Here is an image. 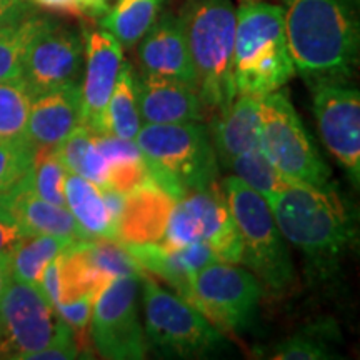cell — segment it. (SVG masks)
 <instances>
[{
	"mask_svg": "<svg viewBox=\"0 0 360 360\" xmlns=\"http://www.w3.org/2000/svg\"><path fill=\"white\" fill-rule=\"evenodd\" d=\"M294 69L310 89L349 84L359 64V0H283Z\"/></svg>",
	"mask_w": 360,
	"mask_h": 360,
	"instance_id": "1",
	"label": "cell"
},
{
	"mask_svg": "<svg viewBox=\"0 0 360 360\" xmlns=\"http://www.w3.org/2000/svg\"><path fill=\"white\" fill-rule=\"evenodd\" d=\"M278 231L302 250L310 270L330 276L355 237L354 219L334 187L290 182L270 204Z\"/></svg>",
	"mask_w": 360,
	"mask_h": 360,
	"instance_id": "2",
	"label": "cell"
},
{
	"mask_svg": "<svg viewBox=\"0 0 360 360\" xmlns=\"http://www.w3.org/2000/svg\"><path fill=\"white\" fill-rule=\"evenodd\" d=\"M134 141L146 162L148 177L175 200L217 184L219 159L212 135L200 120L146 124Z\"/></svg>",
	"mask_w": 360,
	"mask_h": 360,
	"instance_id": "3",
	"label": "cell"
},
{
	"mask_svg": "<svg viewBox=\"0 0 360 360\" xmlns=\"http://www.w3.org/2000/svg\"><path fill=\"white\" fill-rule=\"evenodd\" d=\"M204 107L222 112L237 97L233 44L237 11L232 0H186L179 13Z\"/></svg>",
	"mask_w": 360,
	"mask_h": 360,
	"instance_id": "4",
	"label": "cell"
},
{
	"mask_svg": "<svg viewBox=\"0 0 360 360\" xmlns=\"http://www.w3.org/2000/svg\"><path fill=\"white\" fill-rule=\"evenodd\" d=\"M283 8L249 0L237 8L233 84L237 96L264 98L294 77Z\"/></svg>",
	"mask_w": 360,
	"mask_h": 360,
	"instance_id": "5",
	"label": "cell"
},
{
	"mask_svg": "<svg viewBox=\"0 0 360 360\" xmlns=\"http://www.w3.org/2000/svg\"><path fill=\"white\" fill-rule=\"evenodd\" d=\"M143 332L148 347L164 357L207 359L229 350V342L195 305L141 276Z\"/></svg>",
	"mask_w": 360,
	"mask_h": 360,
	"instance_id": "6",
	"label": "cell"
},
{
	"mask_svg": "<svg viewBox=\"0 0 360 360\" xmlns=\"http://www.w3.org/2000/svg\"><path fill=\"white\" fill-rule=\"evenodd\" d=\"M222 187L242 238V262L265 287L283 294L294 283L295 270L270 205L236 175Z\"/></svg>",
	"mask_w": 360,
	"mask_h": 360,
	"instance_id": "7",
	"label": "cell"
},
{
	"mask_svg": "<svg viewBox=\"0 0 360 360\" xmlns=\"http://www.w3.org/2000/svg\"><path fill=\"white\" fill-rule=\"evenodd\" d=\"M260 148L265 159L290 182L312 187L330 186V169L287 94L281 90L260 98Z\"/></svg>",
	"mask_w": 360,
	"mask_h": 360,
	"instance_id": "8",
	"label": "cell"
},
{
	"mask_svg": "<svg viewBox=\"0 0 360 360\" xmlns=\"http://www.w3.org/2000/svg\"><path fill=\"white\" fill-rule=\"evenodd\" d=\"M141 276H124L96 295L90 319L92 344L109 360L146 359L148 344L139 314Z\"/></svg>",
	"mask_w": 360,
	"mask_h": 360,
	"instance_id": "9",
	"label": "cell"
},
{
	"mask_svg": "<svg viewBox=\"0 0 360 360\" xmlns=\"http://www.w3.org/2000/svg\"><path fill=\"white\" fill-rule=\"evenodd\" d=\"M260 297L262 285L250 270L214 260L195 274L188 302L214 326L238 334L254 323Z\"/></svg>",
	"mask_w": 360,
	"mask_h": 360,
	"instance_id": "10",
	"label": "cell"
},
{
	"mask_svg": "<svg viewBox=\"0 0 360 360\" xmlns=\"http://www.w3.org/2000/svg\"><path fill=\"white\" fill-rule=\"evenodd\" d=\"M58 315L37 287L11 281L0 302V357L29 359L56 334Z\"/></svg>",
	"mask_w": 360,
	"mask_h": 360,
	"instance_id": "11",
	"label": "cell"
},
{
	"mask_svg": "<svg viewBox=\"0 0 360 360\" xmlns=\"http://www.w3.org/2000/svg\"><path fill=\"white\" fill-rule=\"evenodd\" d=\"M314 114L322 142L349 177L360 180V94L349 84L312 87Z\"/></svg>",
	"mask_w": 360,
	"mask_h": 360,
	"instance_id": "12",
	"label": "cell"
},
{
	"mask_svg": "<svg viewBox=\"0 0 360 360\" xmlns=\"http://www.w3.org/2000/svg\"><path fill=\"white\" fill-rule=\"evenodd\" d=\"M82 60V35L69 27L45 19L27 47L22 79L35 97L77 80Z\"/></svg>",
	"mask_w": 360,
	"mask_h": 360,
	"instance_id": "13",
	"label": "cell"
},
{
	"mask_svg": "<svg viewBox=\"0 0 360 360\" xmlns=\"http://www.w3.org/2000/svg\"><path fill=\"white\" fill-rule=\"evenodd\" d=\"M82 40L85 75L80 85V125L98 134L103 110L124 64V47L107 30L92 27H84Z\"/></svg>",
	"mask_w": 360,
	"mask_h": 360,
	"instance_id": "14",
	"label": "cell"
},
{
	"mask_svg": "<svg viewBox=\"0 0 360 360\" xmlns=\"http://www.w3.org/2000/svg\"><path fill=\"white\" fill-rule=\"evenodd\" d=\"M137 44L142 72L197 87L195 70L179 17L174 13L159 15Z\"/></svg>",
	"mask_w": 360,
	"mask_h": 360,
	"instance_id": "15",
	"label": "cell"
},
{
	"mask_svg": "<svg viewBox=\"0 0 360 360\" xmlns=\"http://www.w3.org/2000/svg\"><path fill=\"white\" fill-rule=\"evenodd\" d=\"M139 114L143 124L199 122L204 114L197 90L179 80L146 74L135 75Z\"/></svg>",
	"mask_w": 360,
	"mask_h": 360,
	"instance_id": "16",
	"label": "cell"
},
{
	"mask_svg": "<svg viewBox=\"0 0 360 360\" xmlns=\"http://www.w3.org/2000/svg\"><path fill=\"white\" fill-rule=\"evenodd\" d=\"M174 204V197L147 175L141 186L127 193L117 224V240L124 245L162 242Z\"/></svg>",
	"mask_w": 360,
	"mask_h": 360,
	"instance_id": "17",
	"label": "cell"
},
{
	"mask_svg": "<svg viewBox=\"0 0 360 360\" xmlns=\"http://www.w3.org/2000/svg\"><path fill=\"white\" fill-rule=\"evenodd\" d=\"M80 85L72 80L32 98L25 137L35 148H53L80 124Z\"/></svg>",
	"mask_w": 360,
	"mask_h": 360,
	"instance_id": "18",
	"label": "cell"
},
{
	"mask_svg": "<svg viewBox=\"0 0 360 360\" xmlns=\"http://www.w3.org/2000/svg\"><path fill=\"white\" fill-rule=\"evenodd\" d=\"M125 249L143 272L160 277L186 300L191 299V287L195 274L204 265L217 260L205 242H193L184 247H167L160 242L132 244L125 245Z\"/></svg>",
	"mask_w": 360,
	"mask_h": 360,
	"instance_id": "19",
	"label": "cell"
},
{
	"mask_svg": "<svg viewBox=\"0 0 360 360\" xmlns=\"http://www.w3.org/2000/svg\"><path fill=\"white\" fill-rule=\"evenodd\" d=\"M182 199L195 217L200 240L210 247L215 259L220 262L242 264L240 233L219 184L205 191L187 193Z\"/></svg>",
	"mask_w": 360,
	"mask_h": 360,
	"instance_id": "20",
	"label": "cell"
},
{
	"mask_svg": "<svg viewBox=\"0 0 360 360\" xmlns=\"http://www.w3.org/2000/svg\"><path fill=\"white\" fill-rule=\"evenodd\" d=\"M24 237L57 236L80 238L77 224L67 207L40 199L32 187V169L19 186L0 199Z\"/></svg>",
	"mask_w": 360,
	"mask_h": 360,
	"instance_id": "21",
	"label": "cell"
},
{
	"mask_svg": "<svg viewBox=\"0 0 360 360\" xmlns=\"http://www.w3.org/2000/svg\"><path fill=\"white\" fill-rule=\"evenodd\" d=\"M219 112L212 127L217 159L227 165L233 157L260 150V98L237 96Z\"/></svg>",
	"mask_w": 360,
	"mask_h": 360,
	"instance_id": "22",
	"label": "cell"
},
{
	"mask_svg": "<svg viewBox=\"0 0 360 360\" xmlns=\"http://www.w3.org/2000/svg\"><path fill=\"white\" fill-rule=\"evenodd\" d=\"M65 207L77 224L79 236L85 240L114 238L117 229L112 222L102 191L90 180L75 174L65 177Z\"/></svg>",
	"mask_w": 360,
	"mask_h": 360,
	"instance_id": "23",
	"label": "cell"
},
{
	"mask_svg": "<svg viewBox=\"0 0 360 360\" xmlns=\"http://www.w3.org/2000/svg\"><path fill=\"white\" fill-rule=\"evenodd\" d=\"M139 129H141V114H139L135 72L129 62H124L115 87L112 90L105 110H103L98 134L114 135L124 141H134Z\"/></svg>",
	"mask_w": 360,
	"mask_h": 360,
	"instance_id": "24",
	"label": "cell"
},
{
	"mask_svg": "<svg viewBox=\"0 0 360 360\" xmlns=\"http://www.w3.org/2000/svg\"><path fill=\"white\" fill-rule=\"evenodd\" d=\"M98 150L107 162V186L122 193H130L147 179V165L134 141L96 134Z\"/></svg>",
	"mask_w": 360,
	"mask_h": 360,
	"instance_id": "25",
	"label": "cell"
},
{
	"mask_svg": "<svg viewBox=\"0 0 360 360\" xmlns=\"http://www.w3.org/2000/svg\"><path fill=\"white\" fill-rule=\"evenodd\" d=\"M52 150L67 172L90 180L98 188L107 186V162L98 150L94 130L79 124Z\"/></svg>",
	"mask_w": 360,
	"mask_h": 360,
	"instance_id": "26",
	"label": "cell"
},
{
	"mask_svg": "<svg viewBox=\"0 0 360 360\" xmlns=\"http://www.w3.org/2000/svg\"><path fill=\"white\" fill-rule=\"evenodd\" d=\"M165 0H115L101 17L103 30L114 35L125 49L134 47L159 19Z\"/></svg>",
	"mask_w": 360,
	"mask_h": 360,
	"instance_id": "27",
	"label": "cell"
},
{
	"mask_svg": "<svg viewBox=\"0 0 360 360\" xmlns=\"http://www.w3.org/2000/svg\"><path fill=\"white\" fill-rule=\"evenodd\" d=\"M75 240L79 238L57 236L25 237L11 255L12 281L30 283L39 289L40 277L47 264L60 255Z\"/></svg>",
	"mask_w": 360,
	"mask_h": 360,
	"instance_id": "28",
	"label": "cell"
},
{
	"mask_svg": "<svg viewBox=\"0 0 360 360\" xmlns=\"http://www.w3.org/2000/svg\"><path fill=\"white\" fill-rule=\"evenodd\" d=\"M340 342L337 326L323 321L297 332L272 349L270 357L276 360H330L339 359L335 345Z\"/></svg>",
	"mask_w": 360,
	"mask_h": 360,
	"instance_id": "29",
	"label": "cell"
},
{
	"mask_svg": "<svg viewBox=\"0 0 360 360\" xmlns=\"http://www.w3.org/2000/svg\"><path fill=\"white\" fill-rule=\"evenodd\" d=\"M225 167L232 169L236 177L247 184L252 191L257 192L262 199L270 205L272 200L282 188L290 184L270 162L265 159L262 148L260 150L247 152V154L237 155L229 162Z\"/></svg>",
	"mask_w": 360,
	"mask_h": 360,
	"instance_id": "30",
	"label": "cell"
},
{
	"mask_svg": "<svg viewBox=\"0 0 360 360\" xmlns=\"http://www.w3.org/2000/svg\"><path fill=\"white\" fill-rule=\"evenodd\" d=\"M44 20L29 15L15 24L0 27V82L22 77L27 47Z\"/></svg>",
	"mask_w": 360,
	"mask_h": 360,
	"instance_id": "31",
	"label": "cell"
},
{
	"mask_svg": "<svg viewBox=\"0 0 360 360\" xmlns=\"http://www.w3.org/2000/svg\"><path fill=\"white\" fill-rule=\"evenodd\" d=\"M32 98L22 77L0 82V141L25 137Z\"/></svg>",
	"mask_w": 360,
	"mask_h": 360,
	"instance_id": "32",
	"label": "cell"
},
{
	"mask_svg": "<svg viewBox=\"0 0 360 360\" xmlns=\"http://www.w3.org/2000/svg\"><path fill=\"white\" fill-rule=\"evenodd\" d=\"M67 170L52 148H37L32 165V187L40 199L65 207Z\"/></svg>",
	"mask_w": 360,
	"mask_h": 360,
	"instance_id": "33",
	"label": "cell"
},
{
	"mask_svg": "<svg viewBox=\"0 0 360 360\" xmlns=\"http://www.w3.org/2000/svg\"><path fill=\"white\" fill-rule=\"evenodd\" d=\"M35 150L37 148L27 137L0 141V199L12 192L30 172Z\"/></svg>",
	"mask_w": 360,
	"mask_h": 360,
	"instance_id": "34",
	"label": "cell"
},
{
	"mask_svg": "<svg viewBox=\"0 0 360 360\" xmlns=\"http://www.w3.org/2000/svg\"><path fill=\"white\" fill-rule=\"evenodd\" d=\"M94 292L84 294L77 299L69 300V302L57 304L56 314L64 321L72 332H74L75 339H84L85 332H87L90 319H92L94 300H96Z\"/></svg>",
	"mask_w": 360,
	"mask_h": 360,
	"instance_id": "35",
	"label": "cell"
},
{
	"mask_svg": "<svg viewBox=\"0 0 360 360\" xmlns=\"http://www.w3.org/2000/svg\"><path fill=\"white\" fill-rule=\"evenodd\" d=\"M80 347L75 340L74 332L70 330L69 326L58 317L56 334L52 340L40 349L39 352L30 355V360H72L80 357Z\"/></svg>",
	"mask_w": 360,
	"mask_h": 360,
	"instance_id": "36",
	"label": "cell"
},
{
	"mask_svg": "<svg viewBox=\"0 0 360 360\" xmlns=\"http://www.w3.org/2000/svg\"><path fill=\"white\" fill-rule=\"evenodd\" d=\"M24 238L7 210L0 205V259H11Z\"/></svg>",
	"mask_w": 360,
	"mask_h": 360,
	"instance_id": "37",
	"label": "cell"
},
{
	"mask_svg": "<svg viewBox=\"0 0 360 360\" xmlns=\"http://www.w3.org/2000/svg\"><path fill=\"white\" fill-rule=\"evenodd\" d=\"M39 290L51 302L52 307L60 302V259L58 255L44 269L39 282Z\"/></svg>",
	"mask_w": 360,
	"mask_h": 360,
	"instance_id": "38",
	"label": "cell"
},
{
	"mask_svg": "<svg viewBox=\"0 0 360 360\" xmlns=\"http://www.w3.org/2000/svg\"><path fill=\"white\" fill-rule=\"evenodd\" d=\"M32 7L67 17H84L85 12L80 0H27Z\"/></svg>",
	"mask_w": 360,
	"mask_h": 360,
	"instance_id": "39",
	"label": "cell"
},
{
	"mask_svg": "<svg viewBox=\"0 0 360 360\" xmlns=\"http://www.w3.org/2000/svg\"><path fill=\"white\" fill-rule=\"evenodd\" d=\"M30 4L27 0H0V27L15 24L29 17Z\"/></svg>",
	"mask_w": 360,
	"mask_h": 360,
	"instance_id": "40",
	"label": "cell"
},
{
	"mask_svg": "<svg viewBox=\"0 0 360 360\" xmlns=\"http://www.w3.org/2000/svg\"><path fill=\"white\" fill-rule=\"evenodd\" d=\"M80 4H82L85 15L101 19V17H103L110 11V7L114 6L115 0H80Z\"/></svg>",
	"mask_w": 360,
	"mask_h": 360,
	"instance_id": "41",
	"label": "cell"
},
{
	"mask_svg": "<svg viewBox=\"0 0 360 360\" xmlns=\"http://www.w3.org/2000/svg\"><path fill=\"white\" fill-rule=\"evenodd\" d=\"M11 281V259H0V302H2V297Z\"/></svg>",
	"mask_w": 360,
	"mask_h": 360,
	"instance_id": "42",
	"label": "cell"
}]
</instances>
